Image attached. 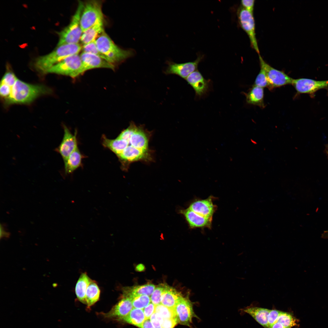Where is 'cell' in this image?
<instances>
[{"label":"cell","mask_w":328,"mask_h":328,"mask_svg":"<svg viewBox=\"0 0 328 328\" xmlns=\"http://www.w3.org/2000/svg\"><path fill=\"white\" fill-rule=\"evenodd\" d=\"M150 136V134L143 127L132 122L114 139H109L103 135L102 143L104 147L116 155L122 169L126 170L132 163L152 160L149 146Z\"/></svg>","instance_id":"1"},{"label":"cell","mask_w":328,"mask_h":328,"mask_svg":"<svg viewBox=\"0 0 328 328\" xmlns=\"http://www.w3.org/2000/svg\"><path fill=\"white\" fill-rule=\"evenodd\" d=\"M51 91L45 86L31 84L18 79L5 102L8 104L29 103L42 95L51 93Z\"/></svg>","instance_id":"2"},{"label":"cell","mask_w":328,"mask_h":328,"mask_svg":"<svg viewBox=\"0 0 328 328\" xmlns=\"http://www.w3.org/2000/svg\"><path fill=\"white\" fill-rule=\"evenodd\" d=\"M82 46L79 43L69 44L58 46L50 53L39 56L34 63V66L39 71L46 73L53 66L70 56L78 54Z\"/></svg>","instance_id":"3"},{"label":"cell","mask_w":328,"mask_h":328,"mask_svg":"<svg viewBox=\"0 0 328 328\" xmlns=\"http://www.w3.org/2000/svg\"><path fill=\"white\" fill-rule=\"evenodd\" d=\"M97 46L105 56L108 61L114 65L132 56L133 53L129 50L121 49L117 46L104 31L95 40Z\"/></svg>","instance_id":"4"},{"label":"cell","mask_w":328,"mask_h":328,"mask_svg":"<svg viewBox=\"0 0 328 328\" xmlns=\"http://www.w3.org/2000/svg\"><path fill=\"white\" fill-rule=\"evenodd\" d=\"M84 7V2H78L76 10L69 24L59 33L58 46L69 44H78L83 33L80 18Z\"/></svg>","instance_id":"5"},{"label":"cell","mask_w":328,"mask_h":328,"mask_svg":"<svg viewBox=\"0 0 328 328\" xmlns=\"http://www.w3.org/2000/svg\"><path fill=\"white\" fill-rule=\"evenodd\" d=\"M102 0H88L84 3L80 23L83 32L94 25L99 19H103Z\"/></svg>","instance_id":"6"},{"label":"cell","mask_w":328,"mask_h":328,"mask_svg":"<svg viewBox=\"0 0 328 328\" xmlns=\"http://www.w3.org/2000/svg\"><path fill=\"white\" fill-rule=\"evenodd\" d=\"M81 66L80 55L75 54L57 63L50 68L46 73H54L75 78L80 74Z\"/></svg>","instance_id":"7"},{"label":"cell","mask_w":328,"mask_h":328,"mask_svg":"<svg viewBox=\"0 0 328 328\" xmlns=\"http://www.w3.org/2000/svg\"><path fill=\"white\" fill-rule=\"evenodd\" d=\"M239 22L241 26L248 35L251 46L260 55L255 33V21L253 14L242 6L237 11Z\"/></svg>","instance_id":"8"},{"label":"cell","mask_w":328,"mask_h":328,"mask_svg":"<svg viewBox=\"0 0 328 328\" xmlns=\"http://www.w3.org/2000/svg\"><path fill=\"white\" fill-rule=\"evenodd\" d=\"M259 58L260 67L264 70L267 77L270 89L291 84L293 78L285 72L276 69L266 63L260 55Z\"/></svg>","instance_id":"9"},{"label":"cell","mask_w":328,"mask_h":328,"mask_svg":"<svg viewBox=\"0 0 328 328\" xmlns=\"http://www.w3.org/2000/svg\"><path fill=\"white\" fill-rule=\"evenodd\" d=\"M179 323L190 327L193 318L198 319L193 309V305L188 296L182 297L175 308Z\"/></svg>","instance_id":"10"},{"label":"cell","mask_w":328,"mask_h":328,"mask_svg":"<svg viewBox=\"0 0 328 328\" xmlns=\"http://www.w3.org/2000/svg\"><path fill=\"white\" fill-rule=\"evenodd\" d=\"M292 84L298 94H307L313 95L318 90L328 87V80H316L300 78L293 79Z\"/></svg>","instance_id":"11"},{"label":"cell","mask_w":328,"mask_h":328,"mask_svg":"<svg viewBox=\"0 0 328 328\" xmlns=\"http://www.w3.org/2000/svg\"><path fill=\"white\" fill-rule=\"evenodd\" d=\"M63 128V138L56 151L60 154L64 164L70 154L78 147V145L77 131L76 130L73 134L66 126L64 125Z\"/></svg>","instance_id":"12"},{"label":"cell","mask_w":328,"mask_h":328,"mask_svg":"<svg viewBox=\"0 0 328 328\" xmlns=\"http://www.w3.org/2000/svg\"><path fill=\"white\" fill-rule=\"evenodd\" d=\"M80 56L82 61L80 74L86 71L94 68H106L113 70L114 69V65L94 54L82 52Z\"/></svg>","instance_id":"13"},{"label":"cell","mask_w":328,"mask_h":328,"mask_svg":"<svg viewBox=\"0 0 328 328\" xmlns=\"http://www.w3.org/2000/svg\"><path fill=\"white\" fill-rule=\"evenodd\" d=\"M202 56H199L194 61L181 63H170L166 70L167 74H175L186 79L191 73L196 70Z\"/></svg>","instance_id":"14"},{"label":"cell","mask_w":328,"mask_h":328,"mask_svg":"<svg viewBox=\"0 0 328 328\" xmlns=\"http://www.w3.org/2000/svg\"><path fill=\"white\" fill-rule=\"evenodd\" d=\"M133 308L132 299L123 295V298L103 316L106 318L118 320L127 315Z\"/></svg>","instance_id":"15"},{"label":"cell","mask_w":328,"mask_h":328,"mask_svg":"<svg viewBox=\"0 0 328 328\" xmlns=\"http://www.w3.org/2000/svg\"><path fill=\"white\" fill-rule=\"evenodd\" d=\"M213 197L210 196L205 199L196 200L190 204L188 208L201 216L212 219L217 209V206L213 203Z\"/></svg>","instance_id":"16"},{"label":"cell","mask_w":328,"mask_h":328,"mask_svg":"<svg viewBox=\"0 0 328 328\" xmlns=\"http://www.w3.org/2000/svg\"><path fill=\"white\" fill-rule=\"evenodd\" d=\"M179 212L184 216L190 228H211V227L212 219L201 216L189 208L180 210Z\"/></svg>","instance_id":"17"},{"label":"cell","mask_w":328,"mask_h":328,"mask_svg":"<svg viewBox=\"0 0 328 328\" xmlns=\"http://www.w3.org/2000/svg\"><path fill=\"white\" fill-rule=\"evenodd\" d=\"M185 79L193 88L197 96L201 97L208 91L209 82L198 70L191 73Z\"/></svg>","instance_id":"18"},{"label":"cell","mask_w":328,"mask_h":328,"mask_svg":"<svg viewBox=\"0 0 328 328\" xmlns=\"http://www.w3.org/2000/svg\"><path fill=\"white\" fill-rule=\"evenodd\" d=\"M104 31L103 19H99L94 25L83 32L80 41L83 45L93 42Z\"/></svg>","instance_id":"19"},{"label":"cell","mask_w":328,"mask_h":328,"mask_svg":"<svg viewBox=\"0 0 328 328\" xmlns=\"http://www.w3.org/2000/svg\"><path fill=\"white\" fill-rule=\"evenodd\" d=\"M182 294L175 289L167 285L161 298V304L172 308H175L182 297Z\"/></svg>","instance_id":"20"},{"label":"cell","mask_w":328,"mask_h":328,"mask_svg":"<svg viewBox=\"0 0 328 328\" xmlns=\"http://www.w3.org/2000/svg\"><path fill=\"white\" fill-rule=\"evenodd\" d=\"M270 309L256 307H250L244 310L265 328H269L268 316Z\"/></svg>","instance_id":"21"},{"label":"cell","mask_w":328,"mask_h":328,"mask_svg":"<svg viewBox=\"0 0 328 328\" xmlns=\"http://www.w3.org/2000/svg\"><path fill=\"white\" fill-rule=\"evenodd\" d=\"M245 95L246 101L248 104L258 106L262 108L265 107L263 88L253 85Z\"/></svg>","instance_id":"22"},{"label":"cell","mask_w":328,"mask_h":328,"mask_svg":"<svg viewBox=\"0 0 328 328\" xmlns=\"http://www.w3.org/2000/svg\"><path fill=\"white\" fill-rule=\"evenodd\" d=\"M155 288L154 285L148 284L124 289L123 295L131 298L142 295L151 296Z\"/></svg>","instance_id":"23"},{"label":"cell","mask_w":328,"mask_h":328,"mask_svg":"<svg viewBox=\"0 0 328 328\" xmlns=\"http://www.w3.org/2000/svg\"><path fill=\"white\" fill-rule=\"evenodd\" d=\"M91 280L86 273H82L79 278L75 286V292L80 301L86 304V294L87 288Z\"/></svg>","instance_id":"24"},{"label":"cell","mask_w":328,"mask_h":328,"mask_svg":"<svg viewBox=\"0 0 328 328\" xmlns=\"http://www.w3.org/2000/svg\"><path fill=\"white\" fill-rule=\"evenodd\" d=\"M83 155L77 147L69 155L64 164L66 174L72 173L80 167L81 164Z\"/></svg>","instance_id":"25"},{"label":"cell","mask_w":328,"mask_h":328,"mask_svg":"<svg viewBox=\"0 0 328 328\" xmlns=\"http://www.w3.org/2000/svg\"><path fill=\"white\" fill-rule=\"evenodd\" d=\"M145 319L143 309L133 308L127 315L118 321H122L138 327Z\"/></svg>","instance_id":"26"},{"label":"cell","mask_w":328,"mask_h":328,"mask_svg":"<svg viewBox=\"0 0 328 328\" xmlns=\"http://www.w3.org/2000/svg\"><path fill=\"white\" fill-rule=\"evenodd\" d=\"M100 292L97 283L91 280L87 288L86 294V305L88 307L91 306L98 300Z\"/></svg>","instance_id":"27"},{"label":"cell","mask_w":328,"mask_h":328,"mask_svg":"<svg viewBox=\"0 0 328 328\" xmlns=\"http://www.w3.org/2000/svg\"><path fill=\"white\" fill-rule=\"evenodd\" d=\"M297 321L291 313L281 311L277 322L280 323L285 328H291L297 325Z\"/></svg>","instance_id":"28"},{"label":"cell","mask_w":328,"mask_h":328,"mask_svg":"<svg viewBox=\"0 0 328 328\" xmlns=\"http://www.w3.org/2000/svg\"><path fill=\"white\" fill-rule=\"evenodd\" d=\"M155 312L160 315L164 319L176 317L175 308H169L161 304L155 306Z\"/></svg>","instance_id":"29"},{"label":"cell","mask_w":328,"mask_h":328,"mask_svg":"<svg viewBox=\"0 0 328 328\" xmlns=\"http://www.w3.org/2000/svg\"><path fill=\"white\" fill-rule=\"evenodd\" d=\"M132 303L134 308L143 309L151 302L150 297L147 295H142L132 298Z\"/></svg>","instance_id":"30"},{"label":"cell","mask_w":328,"mask_h":328,"mask_svg":"<svg viewBox=\"0 0 328 328\" xmlns=\"http://www.w3.org/2000/svg\"><path fill=\"white\" fill-rule=\"evenodd\" d=\"M167 285L160 284L155 288L150 297L151 302L155 306L161 304V298Z\"/></svg>","instance_id":"31"},{"label":"cell","mask_w":328,"mask_h":328,"mask_svg":"<svg viewBox=\"0 0 328 328\" xmlns=\"http://www.w3.org/2000/svg\"><path fill=\"white\" fill-rule=\"evenodd\" d=\"M82 50L83 51V52L94 54L108 61L105 56L101 53L98 49L96 46L95 41L83 45V46H82Z\"/></svg>","instance_id":"32"},{"label":"cell","mask_w":328,"mask_h":328,"mask_svg":"<svg viewBox=\"0 0 328 328\" xmlns=\"http://www.w3.org/2000/svg\"><path fill=\"white\" fill-rule=\"evenodd\" d=\"M253 85L263 88H269V85L265 73L264 69L260 67V70L255 79Z\"/></svg>","instance_id":"33"},{"label":"cell","mask_w":328,"mask_h":328,"mask_svg":"<svg viewBox=\"0 0 328 328\" xmlns=\"http://www.w3.org/2000/svg\"><path fill=\"white\" fill-rule=\"evenodd\" d=\"M18 79L14 73L9 71L5 73L1 82L4 83L12 88Z\"/></svg>","instance_id":"34"},{"label":"cell","mask_w":328,"mask_h":328,"mask_svg":"<svg viewBox=\"0 0 328 328\" xmlns=\"http://www.w3.org/2000/svg\"><path fill=\"white\" fill-rule=\"evenodd\" d=\"M281 311L275 309L270 310L268 316L269 328L277 322L278 318Z\"/></svg>","instance_id":"35"},{"label":"cell","mask_w":328,"mask_h":328,"mask_svg":"<svg viewBox=\"0 0 328 328\" xmlns=\"http://www.w3.org/2000/svg\"><path fill=\"white\" fill-rule=\"evenodd\" d=\"M11 87L7 84L1 82L0 94L1 96L5 99L8 98L10 96L12 90Z\"/></svg>","instance_id":"36"},{"label":"cell","mask_w":328,"mask_h":328,"mask_svg":"<svg viewBox=\"0 0 328 328\" xmlns=\"http://www.w3.org/2000/svg\"><path fill=\"white\" fill-rule=\"evenodd\" d=\"M179 322L176 317L171 319H164L161 324L162 328H174Z\"/></svg>","instance_id":"37"},{"label":"cell","mask_w":328,"mask_h":328,"mask_svg":"<svg viewBox=\"0 0 328 328\" xmlns=\"http://www.w3.org/2000/svg\"><path fill=\"white\" fill-rule=\"evenodd\" d=\"M155 305L151 302L143 309L146 319H150L151 316L155 312Z\"/></svg>","instance_id":"38"},{"label":"cell","mask_w":328,"mask_h":328,"mask_svg":"<svg viewBox=\"0 0 328 328\" xmlns=\"http://www.w3.org/2000/svg\"><path fill=\"white\" fill-rule=\"evenodd\" d=\"M254 0H242L241 1L242 6L253 14L255 3Z\"/></svg>","instance_id":"39"},{"label":"cell","mask_w":328,"mask_h":328,"mask_svg":"<svg viewBox=\"0 0 328 328\" xmlns=\"http://www.w3.org/2000/svg\"><path fill=\"white\" fill-rule=\"evenodd\" d=\"M150 319L155 328H162L161 324L156 318L155 312L151 316Z\"/></svg>","instance_id":"40"},{"label":"cell","mask_w":328,"mask_h":328,"mask_svg":"<svg viewBox=\"0 0 328 328\" xmlns=\"http://www.w3.org/2000/svg\"><path fill=\"white\" fill-rule=\"evenodd\" d=\"M10 236V233L8 231L3 224H0V238H8Z\"/></svg>","instance_id":"41"},{"label":"cell","mask_w":328,"mask_h":328,"mask_svg":"<svg viewBox=\"0 0 328 328\" xmlns=\"http://www.w3.org/2000/svg\"><path fill=\"white\" fill-rule=\"evenodd\" d=\"M138 327L139 328H155L150 319H145V321Z\"/></svg>","instance_id":"42"},{"label":"cell","mask_w":328,"mask_h":328,"mask_svg":"<svg viewBox=\"0 0 328 328\" xmlns=\"http://www.w3.org/2000/svg\"><path fill=\"white\" fill-rule=\"evenodd\" d=\"M270 328H285V327L280 323L277 322Z\"/></svg>","instance_id":"43"},{"label":"cell","mask_w":328,"mask_h":328,"mask_svg":"<svg viewBox=\"0 0 328 328\" xmlns=\"http://www.w3.org/2000/svg\"><path fill=\"white\" fill-rule=\"evenodd\" d=\"M144 267L143 265H138L136 267V269L139 271H141L144 269Z\"/></svg>","instance_id":"44"},{"label":"cell","mask_w":328,"mask_h":328,"mask_svg":"<svg viewBox=\"0 0 328 328\" xmlns=\"http://www.w3.org/2000/svg\"><path fill=\"white\" fill-rule=\"evenodd\" d=\"M321 237L323 238H328V231H324L322 234Z\"/></svg>","instance_id":"45"},{"label":"cell","mask_w":328,"mask_h":328,"mask_svg":"<svg viewBox=\"0 0 328 328\" xmlns=\"http://www.w3.org/2000/svg\"><path fill=\"white\" fill-rule=\"evenodd\" d=\"M56 285H57V284H56V283H54L53 284V286L54 287H56Z\"/></svg>","instance_id":"46"},{"label":"cell","mask_w":328,"mask_h":328,"mask_svg":"<svg viewBox=\"0 0 328 328\" xmlns=\"http://www.w3.org/2000/svg\"><path fill=\"white\" fill-rule=\"evenodd\" d=\"M327 154H328V150H327Z\"/></svg>","instance_id":"47"}]
</instances>
